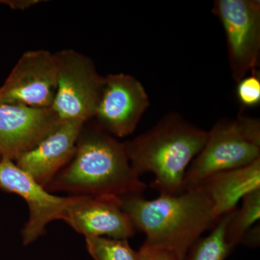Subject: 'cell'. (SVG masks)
Returning a JSON list of instances; mask_svg holds the SVG:
<instances>
[{
	"instance_id": "1",
	"label": "cell",
	"mask_w": 260,
	"mask_h": 260,
	"mask_svg": "<svg viewBox=\"0 0 260 260\" xmlns=\"http://www.w3.org/2000/svg\"><path fill=\"white\" fill-rule=\"evenodd\" d=\"M147 188L148 185L133 172L124 143L97 124H84L73 158L46 189L120 198L143 194Z\"/></svg>"
},
{
	"instance_id": "2",
	"label": "cell",
	"mask_w": 260,
	"mask_h": 260,
	"mask_svg": "<svg viewBox=\"0 0 260 260\" xmlns=\"http://www.w3.org/2000/svg\"><path fill=\"white\" fill-rule=\"evenodd\" d=\"M119 200L135 231L145 234L144 244L170 251L179 260H184L191 246L218 220L200 186L153 200L132 194Z\"/></svg>"
},
{
	"instance_id": "3",
	"label": "cell",
	"mask_w": 260,
	"mask_h": 260,
	"mask_svg": "<svg viewBox=\"0 0 260 260\" xmlns=\"http://www.w3.org/2000/svg\"><path fill=\"white\" fill-rule=\"evenodd\" d=\"M208 131L170 112L143 134L124 142L128 160L138 176L151 173V187L160 195L181 192L186 170L201 151Z\"/></svg>"
},
{
	"instance_id": "4",
	"label": "cell",
	"mask_w": 260,
	"mask_h": 260,
	"mask_svg": "<svg viewBox=\"0 0 260 260\" xmlns=\"http://www.w3.org/2000/svg\"><path fill=\"white\" fill-rule=\"evenodd\" d=\"M259 158V119L242 112L236 119H220L208 131L204 146L188 167L181 192L216 173L246 167Z\"/></svg>"
},
{
	"instance_id": "5",
	"label": "cell",
	"mask_w": 260,
	"mask_h": 260,
	"mask_svg": "<svg viewBox=\"0 0 260 260\" xmlns=\"http://www.w3.org/2000/svg\"><path fill=\"white\" fill-rule=\"evenodd\" d=\"M57 88L51 109L61 121L88 122L93 119L104 85L90 57L75 49L55 53Z\"/></svg>"
},
{
	"instance_id": "6",
	"label": "cell",
	"mask_w": 260,
	"mask_h": 260,
	"mask_svg": "<svg viewBox=\"0 0 260 260\" xmlns=\"http://www.w3.org/2000/svg\"><path fill=\"white\" fill-rule=\"evenodd\" d=\"M212 13L225 32L231 72L238 83L259 64L260 1L216 0Z\"/></svg>"
},
{
	"instance_id": "7",
	"label": "cell",
	"mask_w": 260,
	"mask_h": 260,
	"mask_svg": "<svg viewBox=\"0 0 260 260\" xmlns=\"http://www.w3.org/2000/svg\"><path fill=\"white\" fill-rule=\"evenodd\" d=\"M150 107L143 84L125 73L104 77V85L94 117L101 129L114 138L133 134Z\"/></svg>"
},
{
	"instance_id": "8",
	"label": "cell",
	"mask_w": 260,
	"mask_h": 260,
	"mask_svg": "<svg viewBox=\"0 0 260 260\" xmlns=\"http://www.w3.org/2000/svg\"><path fill=\"white\" fill-rule=\"evenodd\" d=\"M57 77L55 54L44 49L26 51L0 88V102L39 109L51 108Z\"/></svg>"
},
{
	"instance_id": "9",
	"label": "cell",
	"mask_w": 260,
	"mask_h": 260,
	"mask_svg": "<svg viewBox=\"0 0 260 260\" xmlns=\"http://www.w3.org/2000/svg\"><path fill=\"white\" fill-rule=\"evenodd\" d=\"M60 219L85 237L128 240L136 232L119 198L113 197H69Z\"/></svg>"
},
{
	"instance_id": "10",
	"label": "cell",
	"mask_w": 260,
	"mask_h": 260,
	"mask_svg": "<svg viewBox=\"0 0 260 260\" xmlns=\"http://www.w3.org/2000/svg\"><path fill=\"white\" fill-rule=\"evenodd\" d=\"M0 188L19 195L28 205L29 218L22 231L25 246L42 236L50 222L60 219L69 201V197L61 198L50 194L28 173L8 158L0 160Z\"/></svg>"
},
{
	"instance_id": "11",
	"label": "cell",
	"mask_w": 260,
	"mask_h": 260,
	"mask_svg": "<svg viewBox=\"0 0 260 260\" xmlns=\"http://www.w3.org/2000/svg\"><path fill=\"white\" fill-rule=\"evenodd\" d=\"M60 121L51 108L0 102V158L14 161L37 145Z\"/></svg>"
},
{
	"instance_id": "12",
	"label": "cell",
	"mask_w": 260,
	"mask_h": 260,
	"mask_svg": "<svg viewBox=\"0 0 260 260\" xmlns=\"http://www.w3.org/2000/svg\"><path fill=\"white\" fill-rule=\"evenodd\" d=\"M84 124L77 121H59L34 148L19 155L15 164L47 189L73 158Z\"/></svg>"
},
{
	"instance_id": "13",
	"label": "cell",
	"mask_w": 260,
	"mask_h": 260,
	"mask_svg": "<svg viewBox=\"0 0 260 260\" xmlns=\"http://www.w3.org/2000/svg\"><path fill=\"white\" fill-rule=\"evenodd\" d=\"M198 186L208 195L214 218L218 220L237 210L246 195L260 189V158L246 167L216 173Z\"/></svg>"
},
{
	"instance_id": "14",
	"label": "cell",
	"mask_w": 260,
	"mask_h": 260,
	"mask_svg": "<svg viewBox=\"0 0 260 260\" xmlns=\"http://www.w3.org/2000/svg\"><path fill=\"white\" fill-rule=\"evenodd\" d=\"M232 213L218 219L207 237H200L191 246L184 260H224L234 249L225 240V229Z\"/></svg>"
},
{
	"instance_id": "15",
	"label": "cell",
	"mask_w": 260,
	"mask_h": 260,
	"mask_svg": "<svg viewBox=\"0 0 260 260\" xmlns=\"http://www.w3.org/2000/svg\"><path fill=\"white\" fill-rule=\"evenodd\" d=\"M260 189L251 191L242 199L240 209L233 212L225 229V240L233 249L241 244L246 232L259 221Z\"/></svg>"
},
{
	"instance_id": "16",
	"label": "cell",
	"mask_w": 260,
	"mask_h": 260,
	"mask_svg": "<svg viewBox=\"0 0 260 260\" xmlns=\"http://www.w3.org/2000/svg\"><path fill=\"white\" fill-rule=\"evenodd\" d=\"M87 249L95 260H139L126 239L108 237H85Z\"/></svg>"
},
{
	"instance_id": "17",
	"label": "cell",
	"mask_w": 260,
	"mask_h": 260,
	"mask_svg": "<svg viewBox=\"0 0 260 260\" xmlns=\"http://www.w3.org/2000/svg\"><path fill=\"white\" fill-rule=\"evenodd\" d=\"M237 83V97L243 108L257 107L260 104V76L257 69Z\"/></svg>"
},
{
	"instance_id": "18",
	"label": "cell",
	"mask_w": 260,
	"mask_h": 260,
	"mask_svg": "<svg viewBox=\"0 0 260 260\" xmlns=\"http://www.w3.org/2000/svg\"><path fill=\"white\" fill-rule=\"evenodd\" d=\"M138 254L139 260H179L170 251L144 244L138 251Z\"/></svg>"
},
{
	"instance_id": "19",
	"label": "cell",
	"mask_w": 260,
	"mask_h": 260,
	"mask_svg": "<svg viewBox=\"0 0 260 260\" xmlns=\"http://www.w3.org/2000/svg\"><path fill=\"white\" fill-rule=\"evenodd\" d=\"M259 224L253 226L246 233L241 244H245L250 247H258L259 245Z\"/></svg>"
},
{
	"instance_id": "20",
	"label": "cell",
	"mask_w": 260,
	"mask_h": 260,
	"mask_svg": "<svg viewBox=\"0 0 260 260\" xmlns=\"http://www.w3.org/2000/svg\"><path fill=\"white\" fill-rule=\"evenodd\" d=\"M1 4L8 5L12 9L14 10H25L26 8H30L32 5L37 4L39 1L37 0H7V1H0Z\"/></svg>"
},
{
	"instance_id": "21",
	"label": "cell",
	"mask_w": 260,
	"mask_h": 260,
	"mask_svg": "<svg viewBox=\"0 0 260 260\" xmlns=\"http://www.w3.org/2000/svg\"><path fill=\"white\" fill-rule=\"evenodd\" d=\"M0 160H1V158H0Z\"/></svg>"
}]
</instances>
